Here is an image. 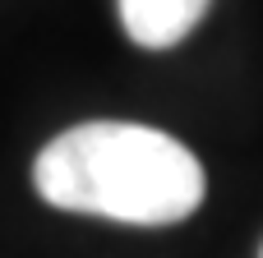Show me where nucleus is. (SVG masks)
Wrapping results in <instances>:
<instances>
[{"label": "nucleus", "mask_w": 263, "mask_h": 258, "mask_svg": "<svg viewBox=\"0 0 263 258\" xmlns=\"http://www.w3.org/2000/svg\"><path fill=\"white\" fill-rule=\"evenodd\" d=\"M32 185L60 212L125 226H176L199 212L208 189L180 138L129 120H88L55 134L32 162Z\"/></svg>", "instance_id": "nucleus-1"}, {"label": "nucleus", "mask_w": 263, "mask_h": 258, "mask_svg": "<svg viewBox=\"0 0 263 258\" xmlns=\"http://www.w3.org/2000/svg\"><path fill=\"white\" fill-rule=\"evenodd\" d=\"M116 5H120V23H125L129 42L162 51V46L185 42L213 0H116Z\"/></svg>", "instance_id": "nucleus-2"}, {"label": "nucleus", "mask_w": 263, "mask_h": 258, "mask_svg": "<svg viewBox=\"0 0 263 258\" xmlns=\"http://www.w3.org/2000/svg\"><path fill=\"white\" fill-rule=\"evenodd\" d=\"M259 258H263V254H259Z\"/></svg>", "instance_id": "nucleus-3"}]
</instances>
